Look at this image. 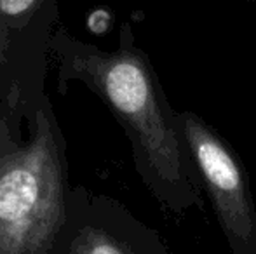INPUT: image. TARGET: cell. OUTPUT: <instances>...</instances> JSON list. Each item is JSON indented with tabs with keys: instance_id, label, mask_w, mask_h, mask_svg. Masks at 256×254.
Returning a JSON list of instances; mask_svg holds the SVG:
<instances>
[{
	"instance_id": "3957f363",
	"label": "cell",
	"mask_w": 256,
	"mask_h": 254,
	"mask_svg": "<svg viewBox=\"0 0 256 254\" xmlns=\"http://www.w3.org/2000/svg\"><path fill=\"white\" fill-rule=\"evenodd\" d=\"M176 122L230 254H256V206L240 159L197 113L176 112Z\"/></svg>"
},
{
	"instance_id": "5b68a950",
	"label": "cell",
	"mask_w": 256,
	"mask_h": 254,
	"mask_svg": "<svg viewBox=\"0 0 256 254\" xmlns=\"http://www.w3.org/2000/svg\"><path fill=\"white\" fill-rule=\"evenodd\" d=\"M158 232L124 204L84 187H72L68 213L49 254H164Z\"/></svg>"
},
{
	"instance_id": "6da1fadb",
	"label": "cell",
	"mask_w": 256,
	"mask_h": 254,
	"mask_svg": "<svg viewBox=\"0 0 256 254\" xmlns=\"http://www.w3.org/2000/svg\"><path fill=\"white\" fill-rule=\"evenodd\" d=\"M51 61L61 96L72 84H82L110 110L131 143L140 178L166 209L174 214L202 209L206 192L180 134L176 110L146 52L136 45L131 24L120 26L114 51H103L60 26Z\"/></svg>"
},
{
	"instance_id": "277c9868",
	"label": "cell",
	"mask_w": 256,
	"mask_h": 254,
	"mask_svg": "<svg viewBox=\"0 0 256 254\" xmlns=\"http://www.w3.org/2000/svg\"><path fill=\"white\" fill-rule=\"evenodd\" d=\"M58 0H0V94L34 110L46 94Z\"/></svg>"
},
{
	"instance_id": "7a4b0ae2",
	"label": "cell",
	"mask_w": 256,
	"mask_h": 254,
	"mask_svg": "<svg viewBox=\"0 0 256 254\" xmlns=\"http://www.w3.org/2000/svg\"><path fill=\"white\" fill-rule=\"evenodd\" d=\"M66 139L48 96L34 110L0 94V254H49L66 221Z\"/></svg>"
},
{
	"instance_id": "8992f818",
	"label": "cell",
	"mask_w": 256,
	"mask_h": 254,
	"mask_svg": "<svg viewBox=\"0 0 256 254\" xmlns=\"http://www.w3.org/2000/svg\"><path fill=\"white\" fill-rule=\"evenodd\" d=\"M164 254H171V253H169V251H166V253H164Z\"/></svg>"
}]
</instances>
